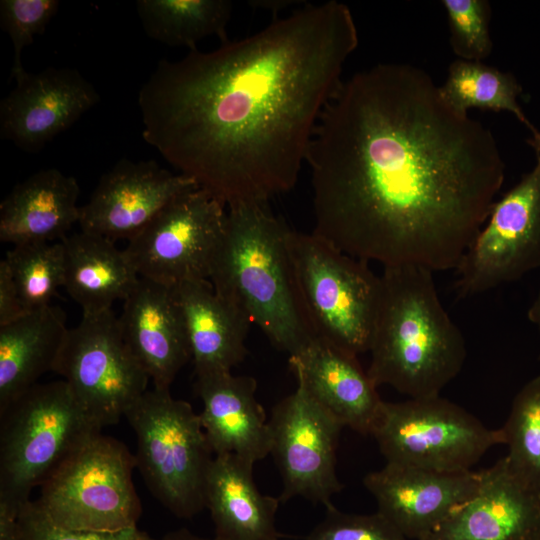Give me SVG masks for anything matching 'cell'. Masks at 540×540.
<instances>
[{
  "mask_svg": "<svg viewBox=\"0 0 540 540\" xmlns=\"http://www.w3.org/2000/svg\"><path fill=\"white\" fill-rule=\"evenodd\" d=\"M313 234L383 267L456 269L505 177L491 131L424 70L378 64L344 81L306 157Z\"/></svg>",
  "mask_w": 540,
  "mask_h": 540,
  "instance_id": "cell-1",
  "label": "cell"
},
{
  "mask_svg": "<svg viewBox=\"0 0 540 540\" xmlns=\"http://www.w3.org/2000/svg\"><path fill=\"white\" fill-rule=\"evenodd\" d=\"M358 46L349 8L304 4L216 50L162 59L138 93L143 139L228 208L294 188Z\"/></svg>",
  "mask_w": 540,
  "mask_h": 540,
  "instance_id": "cell-2",
  "label": "cell"
},
{
  "mask_svg": "<svg viewBox=\"0 0 540 540\" xmlns=\"http://www.w3.org/2000/svg\"><path fill=\"white\" fill-rule=\"evenodd\" d=\"M290 227L268 204L227 209L209 281L289 356L316 337L304 308L288 246Z\"/></svg>",
  "mask_w": 540,
  "mask_h": 540,
  "instance_id": "cell-3",
  "label": "cell"
},
{
  "mask_svg": "<svg viewBox=\"0 0 540 540\" xmlns=\"http://www.w3.org/2000/svg\"><path fill=\"white\" fill-rule=\"evenodd\" d=\"M432 271L383 267L367 373L409 398L438 396L461 371L466 343L443 307Z\"/></svg>",
  "mask_w": 540,
  "mask_h": 540,
  "instance_id": "cell-4",
  "label": "cell"
},
{
  "mask_svg": "<svg viewBox=\"0 0 540 540\" xmlns=\"http://www.w3.org/2000/svg\"><path fill=\"white\" fill-rule=\"evenodd\" d=\"M101 430L64 380L15 399L0 412V508L19 516L32 490Z\"/></svg>",
  "mask_w": 540,
  "mask_h": 540,
  "instance_id": "cell-5",
  "label": "cell"
},
{
  "mask_svg": "<svg viewBox=\"0 0 540 540\" xmlns=\"http://www.w3.org/2000/svg\"><path fill=\"white\" fill-rule=\"evenodd\" d=\"M124 417L136 435V468L152 495L178 518L201 512L214 453L191 404L154 387Z\"/></svg>",
  "mask_w": 540,
  "mask_h": 540,
  "instance_id": "cell-6",
  "label": "cell"
},
{
  "mask_svg": "<svg viewBox=\"0 0 540 540\" xmlns=\"http://www.w3.org/2000/svg\"><path fill=\"white\" fill-rule=\"evenodd\" d=\"M288 246L307 316L317 338L358 356L369 352L381 278L368 262L290 228Z\"/></svg>",
  "mask_w": 540,
  "mask_h": 540,
  "instance_id": "cell-7",
  "label": "cell"
},
{
  "mask_svg": "<svg viewBox=\"0 0 540 540\" xmlns=\"http://www.w3.org/2000/svg\"><path fill=\"white\" fill-rule=\"evenodd\" d=\"M134 468L135 456L126 445L99 432L51 473L35 501L64 529L116 532L136 527L142 507Z\"/></svg>",
  "mask_w": 540,
  "mask_h": 540,
  "instance_id": "cell-8",
  "label": "cell"
},
{
  "mask_svg": "<svg viewBox=\"0 0 540 540\" xmlns=\"http://www.w3.org/2000/svg\"><path fill=\"white\" fill-rule=\"evenodd\" d=\"M387 463L438 472H467L493 446L504 444L463 407L438 396L383 401L371 434Z\"/></svg>",
  "mask_w": 540,
  "mask_h": 540,
  "instance_id": "cell-9",
  "label": "cell"
},
{
  "mask_svg": "<svg viewBox=\"0 0 540 540\" xmlns=\"http://www.w3.org/2000/svg\"><path fill=\"white\" fill-rule=\"evenodd\" d=\"M53 371L101 428L118 423L148 390L150 379L111 310L83 314L80 323L68 329Z\"/></svg>",
  "mask_w": 540,
  "mask_h": 540,
  "instance_id": "cell-10",
  "label": "cell"
},
{
  "mask_svg": "<svg viewBox=\"0 0 540 540\" xmlns=\"http://www.w3.org/2000/svg\"><path fill=\"white\" fill-rule=\"evenodd\" d=\"M226 206L197 187L167 204L124 249L139 277L168 286L209 280Z\"/></svg>",
  "mask_w": 540,
  "mask_h": 540,
  "instance_id": "cell-11",
  "label": "cell"
},
{
  "mask_svg": "<svg viewBox=\"0 0 540 540\" xmlns=\"http://www.w3.org/2000/svg\"><path fill=\"white\" fill-rule=\"evenodd\" d=\"M456 270V293L471 297L540 266V153L533 169L494 202Z\"/></svg>",
  "mask_w": 540,
  "mask_h": 540,
  "instance_id": "cell-12",
  "label": "cell"
},
{
  "mask_svg": "<svg viewBox=\"0 0 540 540\" xmlns=\"http://www.w3.org/2000/svg\"><path fill=\"white\" fill-rule=\"evenodd\" d=\"M269 419L270 454L282 478L280 502L302 497L325 508L342 489L336 451L343 424L321 406L300 380Z\"/></svg>",
  "mask_w": 540,
  "mask_h": 540,
  "instance_id": "cell-13",
  "label": "cell"
},
{
  "mask_svg": "<svg viewBox=\"0 0 540 540\" xmlns=\"http://www.w3.org/2000/svg\"><path fill=\"white\" fill-rule=\"evenodd\" d=\"M197 187L193 179L154 160L122 158L101 176L89 201L80 207L78 223L81 231L113 242L129 241L174 198Z\"/></svg>",
  "mask_w": 540,
  "mask_h": 540,
  "instance_id": "cell-14",
  "label": "cell"
},
{
  "mask_svg": "<svg viewBox=\"0 0 540 540\" xmlns=\"http://www.w3.org/2000/svg\"><path fill=\"white\" fill-rule=\"evenodd\" d=\"M0 102V134L18 149L36 153L100 100L95 87L72 68L24 70Z\"/></svg>",
  "mask_w": 540,
  "mask_h": 540,
  "instance_id": "cell-15",
  "label": "cell"
},
{
  "mask_svg": "<svg viewBox=\"0 0 540 540\" xmlns=\"http://www.w3.org/2000/svg\"><path fill=\"white\" fill-rule=\"evenodd\" d=\"M479 473L438 472L387 463L363 484L377 512L408 540H426L476 491Z\"/></svg>",
  "mask_w": 540,
  "mask_h": 540,
  "instance_id": "cell-16",
  "label": "cell"
},
{
  "mask_svg": "<svg viewBox=\"0 0 540 540\" xmlns=\"http://www.w3.org/2000/svg\"><path fill=\"white\" fill-rule=\"evenodd\" d=\"M478 473L474 494L426 540H540V494L505 457Z\"/></svg>",
  "mask_w": 540,
  "mask_h": 540,
  "instance_id": "cell-17",
  "label": "cell"
},
{
  "mask_svg": "<svg viewBox=\"0 0 540 540\" xmlns=\"http://www.w3.org/2000/svg\"><path fill=\"white\" fill-rule=\"evenodd\" d=\"M118 320L124 341L154 387L170 389L191 359L175 287L140 277Z\"/></svg>",
  "mask_w": 540,
  "mask_h": 540,
  "instance_id": "cell-18",
  "label": "cell"
},
{
  "mask_svg": "<svg viewBox=\"0 0 540 540\" xmlns=\"http://www.w3.org/2000/svg\"><path fill=\"white\" fill-rule=\"evenodd\" d=\"M202 427L214 455L234 454L253 463L270 454L269 420L257 401V382L231 371L195 374Z\"/></svg>",
  "mask_w": 540,
  "mask_h": 540,
  "instance_id": "cell-19",
  "label": "cell"
},
{
  "mask_svg": "<svg viewBox=\"0 0 540 540\" xmlns=\"http://www.w3.org/2000/svg\"><path fill=\"white\" fill-rule=\"evenodd\" d=\"M357 357L315 338L289 356V364L309 394L344 427L371 435L383 400Z\"/></svg>",
  "mask_w": 540,
  "mask_h": 540,
  "instance_id": "cell-20",
  "label": "cell"
},
{
  "mask_svg": "<svg viewBox=\"0 0 540 540\" xmlns=\"http://www.w3.org/2000/svg\"><path fill=\"white\" fill-rule=\"evenodd\" d=\"M77 180L57 169L17 183L0 204V240L13 246L67 237L80 218Z\"/></svg>",
  "mask_w": 540,
  "mask_h": 540,
  "instance_id": "cell-21",
  "label": "cell"
},
{
  "mask_svg": "<svg viewBox=\"0 0 540 540\" xmlns=\"http://www.w3.org/2000/svg\"><path fill=\"white\" fill-rule=\"evenodd\" d=\"M253 462L234 454L214 455L205 486V508L218 540H279L280 500L259 492Z\"/></svg>",
  "mask_w": 540,
  "mask_h": 540,
  "instance_id": "cell-22",
  "label": "cell"
},
{
  "mask_svg": "<svg viewBox=\"0 0 540 540\" xmlns=\"http://www.w3.org/2000/svg\"><path fill=\"white\" fill-rule=\"evenodd\" d=\"M175 287L183 314L194 373L231 371L246 356L251 321L222 298L209 280Z\"/></svg>",
  "mask_w": 540,
  "mask_h": 540,
  "instance_id": "cell-23",
  "label": "cell"
},
{
  "mask_svg": "<svg viewBox=\"0 0 540 540\" xmlns=\"http://www.w3.org/2000/svg\"><path fill=\"white\" fill-rule=\"evenodd\" d=\"M68 328L52 305L0 327V412L53 371Z\"/></svg>",
  "mask_w": 540,
  "mask_h": 540,
  "instance_id": "cell-24",
  "label": "cell"
},
{
  "mask_svg": "<svg viewBox=\"0 0 540 540\" xmlns=\"http://www.w3.org/2000/svg\"><path fill=\"white\" fill-rule=\"evenodd\" d=\"M65 253L64 288L83 314L111 310L125 300L139 275L124 250L102 236L81 231L62 240Z\"/></svg>",
  "mask_w": 540,
  "mask_h": 540,
  "instance_id": "cell-25",
  "label": "cell"
},
{
  "mask_svg": "<svg viewBox=\"0 0 540 540\" xmlns=\"http://www.w3.org/2000/svg\"><path fill=\"white\" fill-rule=\"evenodd\" d=\"M228 0H138L136 9L148 37L173 47L197 50V43L217 36L228 40L226 27L232 14Z\"/></svg>",
  "mask_w": 540,
  "mask_h": 540,
  "instance_id": "cell-26",
  "label": "cell"
},
{
  "mask_svg": "<svg viewBox=\"0 0 540 540\" xmlns=\"http://www.w3.org/2000/svg\"><path fill=\"white\" fill-rule=\"evenodd\" d=\"M439 88L444 100L461 114L468 115L472 108L507 111L530 131V138L540 135L518 103L522 87L510 72L479 61L457 59L449 65L446 81Z\"/></svg>",
  "mask_w": 540,
  "mask_h": 540,
  "instance_id": "cell-27",
  "label": "cell"
},
{
  "mask_svg": "<svg viewBox=\"0 0 540 540\" xmlns=\"http://www.w3.org/2000/svg\"><path fill=\"white\" fill-rule=\"evenodd\" d=\"M4 260L28 312L49 306L57 289L64 287L65 253L62 241L15 245Z\"/></svg>",
  "mask_w": 540,
  "mask_h": 540,
  "instance_id": "cell-28",
  "label": "cell"
},
{
  "mask_svg": "<svg viewBox=\"0 0 540 540\" xmlns=\"http://www.w3.org/2000/svg\"><path fill=\"white\" fill-rule=\"evenodd\" d=\"M511 471L540 494V376L516 394L502 428Z\"/></svg>",
  "mask_w": 540,
  "mask_h": 540,
  "instance_id": "cell-29",
  "label": "cell"
},
{
  "mask_svg": "<svg viewBox=\"0 0 540 540\" xmlns=\"http://www.w3.org/2000/svg\"><path fill=\"white\" fill-rule=\"evenodd\" d=\"M450 45L459 59L482 62L492 51L491 5L487 0H442Z\"/></svg>",
  "mask_w": 540,
  "mask_h": 540,
  "instance_id": "cell-30",
  "label": "cell"
},
{
  "mask_svg": "<svg viewBox=\"0 0 540 540\" xmlns=\"http://www.w3.org/2000/svg\"><path fill=\"white\" fill-rule=\"evenodd\" d=\"M59 5L58 0L0 1V26L13 45L12 79L25 70L21 60L23 49L32 44L34 36L44 33Z\"/></svg>",
  "mask_w": 540,
  "mask_h": 540,
  "instance_id": "cell-31",
  "label": "cell"
},
{
  "mask_svg": "<svg viewBox=\"0 0 540 540\" xmlns=\"http://www.w3.org/2000/svg\"><path fill=\"white\" fill-rule=\"evenodd\" d=\"M305 540H408L379 512L353 514L338 510L334 505L326 508L321 522Z\"/></svg>",
  "mask_w": 540,
  "mask_h": 540,
  "instance_id": "cell-32",
  "label": "cell"
},
{
  "mask_svg": "<svg viewBox=\"0 0 540 540\" xmlns=\"http://www.w3.org/2000/svg\"><path fill=\"white\" fill-rule=\"evenodd\" d=\"M18 530L20 540H156L137 526L116 532L64 529L54 525L35 500L22 507Z\"/></svg>",
  "mask_w": 540,
  "mask_h": 540,
  "instance_id": "cell-33",
  "label": "cell"
},
{
  "mask_svg": "<svg viewBox=\"0 0 540 540\" xmlns=\"http://www.w3.org/2000/svg\"><path fill=\"white\" fill-rule=\"evenodd\" d=\"M27 313L9 267L3 259L0 261V327L20 319Z\"/></svg>",
  "mask_w": 540,
  "mask_h": 540,
  "instance_id": "cell-34",
  "label": "cell"
},
{
  "mask_svg": "<svg viewBox=\"0 0 540 540\" xmlns=\"http://www.w3.org/2000/svg\"><path fill=\"white\" fill-rule=\"evenodd\" d=\"M0 540H20L18 516L0 509Z\"/></svg>",
  "mask_w": 540,
  "mask_h": 540,
  "instance_id": "cell-35",
  "label": "cell"
},
{
  "mask_svg": "<svg viewBox=\"0 0 540 540\" xmlns=\"http://www.w3.org/2000/svg\"><path fill=\"white\" fill-rule=\"evenodd\" d=\"M161 540H218L200 537L187 529H179L165 535Z\"/></svg>",
  "mask_w": 540,
  "mask_h": 540,
  "instance_id": "cell-36",
  "label": "cell"
},
{
  "mask_svg": "<svg viewBox=\"0 0 540 540\" xmlns=\"http://www.w3.org/2000/svg\"><path fill=\"white\" fill-rule=\"evenodd\" d=\"M528 319L538 328L540 333V290L528 310Z\"/></svg>",
  "mask_w": 540,
  "mask_h": 540,
  "instance_id": "cell-37",
  "label": "cell"
},
{
  "mask_svg": "<svg viewBox=\"0 0 540 540\" xmlns=\"http://www.w3.org/2000/svg\"><path fill=\"white\" fill-rule=\"evenodd\" d=\"M527 143L534 149L535 153H540V135L537 138H529Z\"/></svg>",
  "mask_w": 540,
  "mask_h": 540,
  "instance_id": "cell-38",
  "label": "cell"
},
{
  "mask_svg": "<svg viewBox=\"0 0 540 540\" xmlns=\"http://www.w3.org/2000/svg\"><path fill=\"white\" fill-rule=\"evenodd\" d=\"M279 540H282L281 538Z\"/></svg>",
  "mask_w": 540,
  "mask_h": 540,
  "instance_id": "cell-39",
  "label": "cell"
}]
</instances>
